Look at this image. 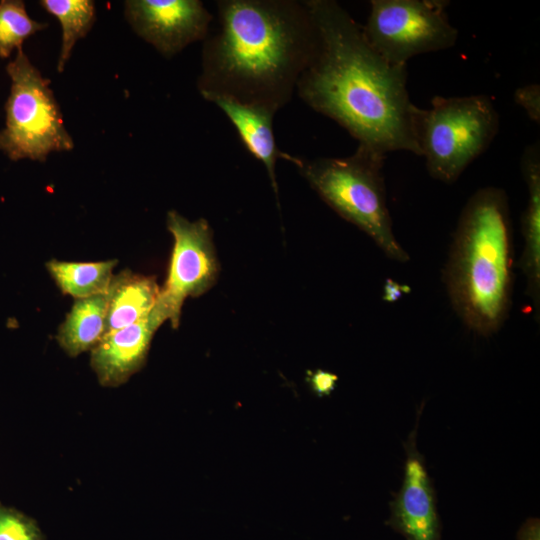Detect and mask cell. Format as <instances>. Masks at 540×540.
Returning a JSON list of instances; mask_svg holds the SVG:
<instances>
[{"label": "cell", "mask_w": 540, "mask_h": 540, "mask_svg": "<svg viewBox=\"0 0 540 540\" xmlns=\"http://www.w3.org/2000/svg\"><path fill=\"white\" fill-rule=\"evenodd\" d=\"M520 167L527 185L528 200L523 212L524 249L520 268L526 279V295L539 319L540 309V145H528L521 156Z\"/></svg>", "instance_id": "7c38bea8"}, {"label": "cell", "mask_w": 540, "mask_h": 540, "mask_svg": "<svg viewBox=\"0 0 540 540\" xmlns=\"http://www.w3.org/2000/svg\"><path fill=\"white\" fill-rule=\"evenodd\" d=\"M124 16L132 30L167 59L203 41L213 18L199 0H127Z\"/></svg>", "instance_id": "9c48e42d"}, {"label": "cell", "mask_w": 540, "mask_h": 540, "mask_svg": "<svg viewBox=\"0 0 540 540\" xmlns=\"http://www.w3.org/2000/svg\"><path fill=\"white\" fill-rule=\"evenodd\" d=\"M166 224L174 245L167 279L153 310L163 322L169 320L176 328L185 299L197 297L212 287L218 263L206 220L189 221L172 210L167 214Z\"/></svg>", "instance_id": "ba28073f"}, {"label": "cell", "mask_w": 540, "mask_h": 540, "mask_svg": "<svg viewBox=\"0 0 540 540\" xmlns=\"http://www.w3.org/2000/svg\"><path fill=\"white\" fill-rule=\"evenodd\" d=\"M163 321L154 310L143 320L106 333L91 349L90 364L99 383L117 387L144 365L155 331Z\"/></svg>", "instance_id": "8fae6325"}, {"label": "cell", "mask_w": 540, "mask_h": 540, "mask_svg": "<svg viewBox=\"0 0 540 540\" xmlns=\"http://www.w3.org/2000/svg\"><path fill=\"white\" fill-rule=\"evenodd\" d=\"M10 93L5 103V127L0 150L12 161L45 162L52 152L71 151L73 139L65 127L60 106L50 88L22 48L6 65Z\"/></svg>", "instance_id": "8992f818"}, {"label": "cell", "mask_w": 540, "mask_h": 540, "mask_svg": "<svg viewBox=\"0 0 540 540\" xmlns=\"http://www.w3.org/2000/svg\"><path fill=\"white\" fill-rule=\"evenodd\" d=\"M517 540H540L539 518H528L524 521L517 532Z\"/></svg>", "instance_id": "603a6c76"}, {"label": "cell", "mask_w": 540, "mask_h": 540, "mask_svg": "<svg viewBox=\"0 0 540 540\" xmlns=\"http://www.w3.org/2000/svg\"><path fill=\"white\" fill-rule=\"evenodd\" d=\"M107 294L76 299L57 333V341L70 356L93 349L105 334Z\"/></svg>", "instance_id": "9a60e30c"}, {"label": "cell", "mask_w": 540, "mask_h": 540, "mask_svg": "<svg viewBox=\"0 0 540 540\" xmlns=\"http://www.w3.org/2000/svg\"><path fill=\"white\" fill-rule=\"evenodd\" d=\"M48 23L32 19L22 0L0 1V58H8L33 34L45 30Z\"/></svg>", "instance_id": "ac0fdd59"}, {"label": "cell", "mask_w": 540, "mask_h": 540, "mask_svg": "<svg viewBox=\"0 0 540 540\" xmlns=\"http://www.w3.org/2000/svg\"><path fill=\"white\" fill-rule=\"evenodd\" d=\"M423 404L419 406L416 425L404 443L406 459L403 481L390 502V516L386 524L406 540H441L435 489L424 457L417 448V429Z\"/></svg>", "instance_id": "30bf717a"}, {"label": "cell", "mask_w": 540, "mask_h": 540, "mask_svg": "<svg viewBox=\"0 0 540 540\" xmlns=\"http://www.w3.org/2000/svg\"><path fill=\"white\" fill-rule=\"evenodd\" d=\"M386 155L359 146L346 157L306 159L285 153L318 195L340 216L364 231L390 259L409 261L397 241L387 206Z\"/></svg>", "instance_id": "277c9868"}, {"label": "cell", "mask_w": 540, "mask_h": 540, "mask_svg": "<svg viewBox=\"0 0 540 540\" xmlns=\"http://www.w3.org/2000/svg\"><path fill=\"white\" fill-rule=\"evenodd\" d=\"M159 292L153 277L130 270L113 276L106 292L105 334L145 319L153 310Z\"/></svg>", "instance_id": "5bb4252c"}, {"label": "cell", "mask_w": 540, "mask_h": 540, "mask_svg": "<svg viewBox=\"0 0 540 540\" xmlns=\"http://www.w3.org/2000/svg\"><path fill=\"white\" fill-rule=\"evenodd\" d=\"M40 6L53 15L62 28L57 71L63 72L77 41L84 38L96 20V7L91 0H41Z\"/></svg>", "instance_id": "e0dca14e"}, {"label": "cell", "mask_w": 540, "mask_h": 540, "mask_svg": "<svg viewBox=\"0 0 540 540\" xmlns=\"http://www.w3.org/2000/svg\"><path fill=\"white\" fill-rule=\"evenodd\" d=\"M515 102L521 106L528 117L540 123V85L533 83L519 87L514 93Z\"/></svg>", "instance_id": "ffe728a7"}, {"label": "cell", "mask_w": 540, "mask_h": 540, "mask_svg": "<svg viewBox=\"0 0 540 540\" xmlns=\"http://www.w3.org/2000/svg\"><path fill=\"white\" fill-rule=\"evenodd\" d=\"M307 381L311 389L319 396H328L334 391L338 376L334 373L318 369L310 371L307 375Z\"/></svg>", "instance_id": "44dd1931"}, {"label": "cell", "mask_w": 540, "mask_h": 540, "mask_svg": "<svg viewBox=\"0 0 540 540\" xmlns=\"http://www.w3.org/2000/svg\"><path fill=\"white\" fill-rule=\"evenodd\" d=\"M506 192L478 189L460 215L443 279L451 305L480 336L497 333L513 292V234Z\"/></svg>", "instance_id": "3957f363"}, {"label": "cell", "mask_w": 540, "mask_h": 540, "mask_svg": "<svg viewBox=\"0 0 540 540\" xmlns=\"http://www.w3.org/2000/svg\"><path fill=\"white\" fill-rule=\"evenodd\" d=\"M207 101L213 102L225 113L245 147L264 164L273 190L277 193L275 165L278 158L284 159L285 153L275 143L272 124L275 113L265 107L226 96H213Z\"/></svg>", "instance_id": "4fadbf2b"}, {"label": "cell", "mask_w": 540, "mask_h": 540, "mask_svg": "<svg viewBox=\"0 0 540 540\" xmlns=\"http://www.w3.org/2000/svg\"><path fill=\"white\" fill-rule=\"evenodd\" d=\"M363 28L370 45L389 63L451 48L458 30L446 12L447 0H372Z\"/></svg>", "instance_id": "52a82bcc"}, {"label": "cell", "mask_w": 540, "mask_h": 540, "mask_svg": "<svg viewBox=\"0 0 540 540\" xmlns=\"http://www.w3.org/2000/svg\"><path fill=\"white\" fill-rule=\"evenodd\" d=\"M316 26L317 46L296 91L315 111L344 127L363 146L386 155L420 156L407 65L385 60L362 25L333 0L304 1Z\"/></svg>", "instance_id": "6da1fadb"}, {"label": "cell", "mask_w": 540, "mask_h": 540, "mask_svg": "<svg viewBox=\"0 0 540 540\" xmlns=\"http://www.w3.org/2000/svg\"><path fill=\"white\" fill-rule=\"evenodd\" d=\"M0 540H45L38 522L0 502Z\"/></svg>", "instance_id": "d6986e66"}, {"label": "cell", "mask_w": 540, "mask_h": 540, "mask_svg": "<svg viewBox=\"0 0 540 540\" xmlns=\"http://www.w3.org/2000/svg\"><path fill=\"white\" fill-rule=\"evenodd\" d=\"M117 260L66 262L52 259L46 268L58 288L75 299L106 293Z\"/></svg>", "instance_id": "2e32d148"}, {"label": "cell", "mask_w": 540, "mask_h": 540, "mask_svg": "<svg viewBox=\"0 0 540 540\" xmlns=\"http://www.w3.org/2000/svg\"><path fill=\"white\" fill-rule=\"evenodd\" d=\"M409 292L410 287L408 285L399 284L388 278L383 286V300L389 303L395 302Z\"/></svg>", "instance_id": "7402d4cb"}, {"label": "cell", "mask_w": 540, "mask_h": 540, "mask_svg": "<svg viewBox=\"0 0 540 540\" xmlns=\"http://www.w3.org/2000/svg\"><path fill=\"white\" fill-rule=\"evenodd\" d=\"M218 26L203 40L197 88L276 113L312 59L317 30L304 1L220 0Z\"/></svg>", "instance_id": "7a4b0ae2"}, {"label": "cell", "mask_w": 540, "mask_h": 540, "mask_svg": "<svg viewBox=\"0 0 540 540\" xmlns=\"http://www.w3.org/2000/svg\"><path fill=\"white\" fill-rule=\"evenodd\" d=\"M500 118L487 95L435 96L429 109L417 107L415 136L429 175L446 184L484 153L499 130Z\"/></svg>", "instance_id": "5b68a950"}]
</instances>
